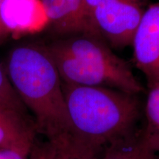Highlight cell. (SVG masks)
Listing matches in <instances>:
<instances>
[{
  "mask_svg": "<svg viewBox=\"0 0 159 159\" xmlns=\"http://www.w3.org/2000/svg\"><path fill=\"white\" fill-rule=\"evenodd\" d=\"M5 71L34 119L39 134L50 142L74 134L62 80L45 45L16 47L9 53Z\"/></svg>",
  "mask_w": 159,
  "mask_h": 159,
  "instance_id": "obj_1",
  "label": "cell"
},
{
  "mask_svg": "<svg viewBox=\"0 0 159 159\" xmlns=\"http://www.w3.org/2000/svg\"><path fill=\"white\" fill-rule=\"evenodd\" d=\"M62 88L73 134L102 152L139 128L142 107L138 95L63 82Z\"/></svg>",
  "mask_w": 159,
  "mask_h": 159,
  "instance_id": "obj_2",
  "label": "cell"
},
{
  "mask_svg": "<svg viewBox=\"0 0 159 159\" xmlns=\"http://www.w3.org/2000/svg\"><path fill=\"white\" fill-rule=\"evenodd\" d=\"M45 46L63 83L105 87L136 95L144 91L128 63L97 35L77 33Z\"/></svg>",
  "mask_w": 159,
  "mask_h": 159,
  "instance_id": "obj_3",
  "label": "cell"
},
{
  "mask_svg": "<svg viewBox=\"0 0 159 159\" xmlns=\"http://www.w3.org/2000/svg\"><path fill=\"white\" fill-rule=\"evenodd\" d=\"M89 33L122 49L132 39L149 0H83Z\"/></svg>",
  "mask_w": 159,
  "mask_h": 159,
  "instance_id": "obj_4",
  "label": "cell"
},
{
  "mask_svg": "<svg viewBox=\"0 0 159 159\" xmlns=\"http://www.w3.org/2000/svg\"><path fill=\"white\" fill-rule=\"evenodd\" d=\"M130 46L135 64L146 77L148 86L159 85V2L145 10Z\"/></svg>",
  "mask_w": 159,
  "mask_h": 159,
  "instance_id": "obj_5",
  "label": "cell"
},
{
  "mask_svg": "<svg viewBox=\"0 0 159 159\" xmlns=\"http://www.w3.org/2000/svg\"><path fill=\"white\" fill-rule=\"evenodd\" d=\"M0 15L10 34L36 33L48 26L41 0H2Z\"/></svg>",
  "mask_w": 159,
  "mask_h": 159,
  "instance_id": "obj_6",
  "label": "cell"
},
{
  "mask_svg": "<svg viewBox=\"0 0 159 159\" xmlns=\"http://www.w3.org/2000/svg\"><path fill=\"white\" fill-rule=\"evenodd\" d=\"M48 26L61 37L89 33L83 0H41Z\"/></svg>",
  "mask_w": 159,
  "mask_h": 159,
  "instance_id": "obj_7",
  "label": "cell"
},
{
  "mask_svg": "<svg viewBox=\"0 0 159 159\" xmlns=\"http://www.w3.org/2000/svg\"><path fill=\"white\" fill-rule=\"evenodd\" d=\"M36 125L30 114L0 107V150L30 152L37 142Z\"/></svg>",
  "mask_w": 159,
  "mask_h": 159,
  "instance_id": "obj_8",
  "label": "cell"
},
{
  "mask_svg": "<svg viewBox=\"0 0 159 159\" xmlns=\"http://www.w3.org/2000/svg\"><path fill=\"white\" fill-rule=\"evenodd\" d=\"M99 159H159L139 128L128 136L105 147Z\"/></svg>",
  "mask_w": 159,
  "mask_h": 159,
  "instance_id": "obj_9",
  "label": "cell"
},
{
  "mask_svg": "<svg viewBox=\"0 0 159 159\" xmlns=\"http://www.w3.org/2000/svg\"><path fill=\"white\" fill-rule=\"evenodd\" d=\"M144 116V122L141 128L142 134L159 156V85L148 86Z\"/></svg>",
  "mask_w": 159,
  "mask_h": 159,
  "instance_id": "obj_10",
  "label": "cell"
},
{
  "mask_svg": "<svg viewBox=\"0 0 159 159\" xmlns=\"http://www.w3.org/2000/svg\"><path fill=\"white\" fill-rule=\"evenodd\" d=\"M52 143L55 148L54 159H99L102 152L75 134Z\"/></svg>",
  "mask_w": 159,
  "mask_h": 159,
  "instance_id": "obj_11",
  "label": "cell"
},
{
  "mask_svg": "<svg viewBox=\"0 0 159 159\" xmlns=\"http://www.w3.org/2000/svg\"><path fill=\"white\" fill-rule=\"evenodd\" d=\"M0 107L22 114H30L12 86L5 69L0 66ZM31 115V114H30Z\"/></svg>",
  "mask_w": 159,
  "mask_h": 159,
  "instance_id": "obj_12",
  "label": "cell"
},
{
  "mask_svg": "<svg viewBox=\"0 0 159 159\" xmlns=\"http://www.w3.org/2000/svg\"><path fill=\"white\" fill-rule=\"evenodd\" d=\"M55 148L52 143L46 141L37 142L33 147L29 159H54Z\"/></svg>",
  "mask_w": 159,
  "mask_h": 159,
  "instance_id": "obj_13",
  "label": "cell"
},
{
  "mask_svg": "<svg viewBox=\"0 0 159 159\" xmlns=\"http://www.w3.org/2000/svg\"><path fill=\"white\" fill-rule=\"evenodd\" d=\"M31 152L18 150H0V159H29Z\"/></svg>",
  "mask_w": 159,
  "mask_h": 159,
  "instance_id": "obj_14",
  "label": "cell"
},
{
  "mask_svg": "<svg viewBox=\"0 0 159 159\" xmlns=\"http://www.w3.org/2000/svg\"><path fill=\"white\" fill-rule=\"evenodd\" d=\"M2 0H0V5H1ZM10 35V33L7 27H5V24L3 23L2 20L1 15H0V43H2L5 40L7 39V36Z\"/></svg>",
  "mask_w": 159,
  "mask_h": 159,
  "instance_id": "obj_15",
  "label": "cell"
},
{
  "mask_svg": "<svg viewBox=\"0 0 159 159\" xmlns=\"http://www.w3.org/2000/svg\"><path fill=\"white\" fill-rule=\"evenodd\" d=\"M158 158H159V156H158Z\"/></svg>",
  "mask_w": 159,
  "mask_h": 159,
  "instance_id": "obj_16",
  "label": "cell"
}]
</instances>
